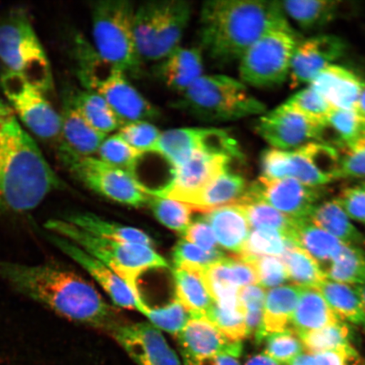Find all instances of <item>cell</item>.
I'll return each mask as SVG.
<instances>
[{"label": "cell", "mask_w": 365, "mask_h": 365, "mask_svg": "<svg viewBox=\"0 0 365 365\" xmlns=\"http://www.w3.org/2000/svg\"><path fill=\"white\" fill-rule=\"evenodd\" d=\"M0 280L13 290L68 321L109 333L120 324L95 287L78 274L54 264L0 259Z\"/></svg>", "instance_id": "obj_1"}, {"label": "cell", "mask_w": 365, "mask_h": 365, "mask_svg": "<svg viewBox=\"0 0 365 365\" xmlns=\"http://www.w3.org/2000/svg\"><path fill=\"white\" fill-rule=\"evenodd\" d=\"M63 184L0 98V220L26 215Z\"/></svg>", "instance_id": "obj_2"}, {"label": "cell", "mask_w": 365, "mask_h": 365, "mask_svg": "<svg viewBox=\"0 0 365 365\" xmlns=\"http://www.w3.org/2000/svg\"><path fill=\"white\" fill-rule=\"evenodd\" d=\"M291 29L279 2L209 0L200 11L199 38L212 61H240L246 50L269 31Z\"/></svg>", "instance_id": "obj_3"}, {"label": "cell", "mask_w": 365, "mask_h": 365, "mask_svg": "<svg viewBox=\"0 0 365 365\" xmlns=\"http://www.w3.org/2000/svg\"><path fill=\"white\" fill-rule=\"evenodd\" d=\"M44 227L50 234L71 242L106 264L130 287L135 302L143 299L139 287L140 277L149 271L170 267L166 259L152 246L98 238L63 218L50 219L45 222Z\"/></svg>", "instance_id": "obj_4"}, {"label": "cell", "mask_w": 365, "mask_h": 365, "mask_svg": "<svg viewBox=\"0 0 365 365\" xmlns=\"http://www.w3.org/2000/svg\"><path fill=\"white\" fill-rule=\"evenodd\" d=\"M172 106L207 122L237 120L267 111L244 83L225 75H202Z\"/></svg>", "instance_id": "obj_5"}, {"label": "cell", "mask_w": 365, "mask_h": 365, "mask_svg": "<svg viewBox=\"0 0 365 365\" xmlns=\"http://www.w3.org/2000/svg\"><path fill=\"white\" fill-rule=\"evenodd\" d=\"M91 11L96 51L125 75L138 76L143 61L135 42L133 3L129 0H99L93 4Z\"/></svg>", "instance_id": "obj_6"}, {"label": "cell", "mask_w": 365, "mask_h": 365, "mask_svg": "<svg viewBox=\"0 0 365 365\" xmlns=\"http://www.w3.org/2000/svg\"><path fill=\"white\" fill-rule=\"evenodd\" d=\"M0 61L8 72L47 94L53 89L51 66L34 27L22 13L0 23Z\"/></svg>", "instance_id": "obj_7"}, {"label": "cell", "mask_w": 365, "mask_h": 365, "mask_svg": "<svg viewBox=\"0 0 365 365\" xmlns=\"http://www.w3.org/2000/svg\"><path fill=\"white\" fill-rule=\"evenodd\" d=\"M340 159L335 148L323 143H312L291 150L268 149L262 155V178H291L303 185L321 187L337 180Z\"/></svg>", "instance_id": "obj_8"}, {"label": "cell", "mask_w": 365, "mask_h": 365, "mask_svg": "<svg viewBox=\"0 0 365 365\" xmlns=\"http://www.w3.org/2000/svg\"><path fill=\"white\" fill-rule=\"evenodd\" d=\"M57 156L68 173L96 193L118 203L133 207L148 205L150 196L145 186L124 170L93 157H80L63 145Z\"/></svg>", "instance_id": "obj_9"}, {"label": "cell", "mask_w": 365, "mask_h": 365, "mask_svg": "<svg viewBox=\"0 0 365 365\" xmlns=\"http://www.w3.org/2000/svg\"><path fill=\"white\" fill-rule=\"evenodd\" d=\"M298 43L292 29L274 30L262 36L240 58L242 83L259 88L284 83Z\"/></svg>", "instance_id": "obj_10"}, {"label": "cell", "mask_w": 365, "mask_h": 365, "mask_svg": "<svg viewBox=\"0 0 365 365\" xmlns=\"http://www.w3.org/2000/svg\"><path fill=\"white\" fill-rule=\"evenodd\" d=\"M0 86L18 120L20 118L31 133L53 144L56 149L63 141L61 117L45 94L8 71L0 77Z\"/></svg>", "instance_id": "obj_11"}, {"label": "cell", "mask_w": 365, "mask_h": 365, "mask_svg": "<svg viewBox=\"0 0 365 365\" xmlns=\"http://www.w3.org/2000/svg\"><path fill=\"white\" fill-rule=\"evenodd\" d=\"M196 152L222 155L232 160L243 158L238 143L226 130L217 128H180L164 131L153 153L161 157L173 170Z\"/></svg>", "instance_id": "obj_12"}, {"label": "cell", "mask_w": 365, "mask_h": 365, "mask_svg": "<svg viewBox=\"0 0 365 365\" xmlns=\"http://www.w3.org/2000/svg\"><path fill=\"white\" fill-rule=\"evenodd\" d=\"M232 159L222 155L196 152L185 161L171 170V177L165 185L157 189L145 187V192L157 197L188 203L219 173L230 168Z\"/></svg>", "instance_id": "obj_13"}, {"label": "cell", "mask_w": 365, "mask_h": 365, "mask_svg": "<svg viewBox=\"0 0 365 365\" xmlns=\"http://www.w3.org/2000/svg\"><path fill=\"white\" fill-rule=\"evenodd\" d=\"M255 129L272 148L291 150L322 141L327 127L309 120L284 103L264 113L259 118Z\"/></svg>", "instance_id": "obj_14"}, {"label": "cell", "mask_w": 365, "mask_h": 365, "mask_svg": "<svg viewBox=\"0 0 365 365\" xmlns=\"http://www.w3.org/2000/svg\"><path fill=\"white\" fill-rule=\"evenodd\" d=\"M319 187L303 185L291 178L267 180L259 178L249 185L246 202L262 200L285 216L293 219L309 218L323 194Z\"/></svg>", "instance_id": "obj_15"}, {"label": "cell", "mask_w": 365, "mask_h": 365, "mask_svg": "<svg viewBox=\"0 0 365 365\" xmlns=\"http://www.w3.org/2000/svg\"><path fill=\"white\" fill-rule=\"evenodd\" d=\"M111 335L136 365H184L161 331L150 324H120Z\"/></svg>", "instance_id": "obj_16"}, {"label": "cell", "mask_w": 365, "mask_h": 365, "mask_svg": "<svg viewBox=\"0 0 365 365\" xmlns=\"http://www.w3.org/2000/svg\"><path fill=\"white\" fill-rule=\"evenodd\" d=\"M182 361L216 355H230L238 359L243 344L227 337L205 317L190 318L176 336Z\"/></svg>", "instance_id": "obj_17"}, {"label": "cell", "mask_w": 365, "mask_h": 365, "mask_svg": "<svg viewBox=\"0 0 365 365\" xmlns=\"http://www.w3.org/2000/svg\"><path fill=\"white\" fill-rule=\"evenodd\" d=\"M345 49L344 41L333 35L314 36L299 43L291 62L292 86L310 84L319 72L344 56Z\"/></svg>", "instance_id": "obj_18"}, {"label": "cell", "mask_w": 365, "mask_h": 365, "mask_svg": "<svg viewBox=\"0 0 365 365\" xmlns=\"http://www.w3.org/2000/svg\"><path fill=\"white\" fill-rule=\"evenodd\" d=\"M115 113L123 125L128 123L148 121L159 116L156 107L145 99L120 70H114L94 90Z\"/></svg>", "instance_id": "obj_19"}, {"label": "cell", "mask_w": 365, "mask_h": 365, "mask_svg": "<svg viewBox=\"0 0 365 365\" xmlns=\"http://www.w3.org/2000/svg\"><path fill=\"white\" fill-rule=\"evenodd\" d=\"M193 7L185 0H156L153 61H163L180 48Z\"/></svg>", "instance_id": "obj_20"}, {"label": "cell", "mask_w": 365, "mask_h": 365, "mask_svg": "<svg viewBox=\"0 0 365 365\" xmlns=\"http://www.w3.org/2000/svg\"><path fill=\"white\" fill-rule=\"evenodd\" d=\"M46 237L56 247L78 263L95 280L101 285L105 292L110 297L113 302L118 307L127 309H136V302L130 287L117 275L115 272L98 259L86 253L78 246L56 235L45 234Z\"/></svg>", "instance_id": "obj_21"}, {"label": "cell", "mask_w": 365, "mask_h": 365, "mask_svg": "<svg viewBox=\"0 0 365 365\" xmlns=\"http://www.w3.org/2000/svg\"><path fill=\"white\" fill-rule=\"evenodd\" d=\"M309 86L333 108L354 110L365 83L348 68L331 65L319 72Z\"/></svg>", "instance_id": "obj_22"}, {"label": "cell", "mask_w": 365, "mask_h": 365, "mask_svg": "<svg viewBox=\"0 0 365 365\" xmlns=\"http://www.w3.org/2000/svg\"><path fill=\"white\" fill-rule=\"evenodd\" d=\"M301 287L285 285L268 292L264 301L261 328L255 333L258 344L272 333L292 329V321L298 303Z\"/></svg>", "instance_id": "obj_23"}, {"label": "cell", "mask_w": 365, "mask_h": 365, "mask_svg": "<svg viewBox=\"0 0 365 365\" xmlns=\"http://www.w3.org/2000/svg\"><path fill=\"white\" fill-rule=\"evenodd\" d=\"M248 187L243 177L227 168L210 181L186 204L190 205L195 212L205 214L226 205L238 204Z\"/></svg>", "instance_id": "obj_24"}, {"label": "cell", "mask_w": 365, "mask_h": 365, "mask_svg": "<svg viewBox=\"0 0 365 365\" xmlns=\"http://www.w3.org/2000/svg\"><path fill=\"white\" fill-rule=\"evenodd\" d=\"M203 218L223 249L240 255L250 235V225L239 205H226L205 213Z\"/></svg>", "instance_id": "obj_25"}, {"label": "cell", "mask_w": 365, "mask_h": 365, "mask_svg": "<svg viewBox=\"0 0 365 365\" xmlns=\"http://www.w3.org/2000/svg\"><path fill=\"white\" fill-rule=\"evenodd\" d=\"M61 117L63 139L73 152L80 157H93L98 153L107 135L95 130L86 122L67 93L63 96Z\"/></svg>", "instance_id": "obj_26"}, {"label": "cell", "mask_w": 365, "mask_h": 365, "mask_svg": "<svg viewBox=\"0 0 365 365\" xmlns=\"http://www.w3.org/2000/svg\"><path fill=\"white\" fill-rule=\"evenodd\" d=\"M202 52L198 48H178L163 59L158 75L168 88L180 94L202 76Z\"/></svg>", "instance_id": "obj_27"}, {"label": "cell", "mask_w": 365, "mask_h": 365, "mask_svg": "<svg viewBox=\"0 0 365 365\" xmlns=\"http://www.w3.org/2000/svg\"><path fill=\"white\" fill-rule=\"evenodd\" d=\"M293 242L316 261L322 272L339 253L344 243L310 221L296 219Z\"/></svg>", "instance_id": "obj_28"}, {"label": "cell", "mask_w": 365, "mask_h": 365, "mask_svg": "<svg viewBox=\"0 0 365 365\" xmlns=\"http://www.w3.org/2000/svg\"><path fill=\"white\" fill-rule=\"evenodd\" d=\"M207 290L257 285L258 278L253 264L239 255L223 257L202 273Z\"/></svg>", "instance_id": "obj_29"}, {"label": "cell", "mask_w": 365, "mask_h": 365, "mask_svg": "<svg viewBox=\"0 0 365 365\" xmlns=\"http://www.w3.org/2000/svg\"><path fill=\"white\" fill-rule=\"evenodd\" d=\"M341 321L316 289L301 287L298 303L292 321L297 335L304 334Z\"/></svg>", "instance_id": "obj_30"}, {"label": "cell", "mask_w": 365, "mask_h": 365, "mask_svg": "<svg viewBox=\"0 0 365 365\" xmlns=\"http://www.w3.org/2000/svg\"><path fill=\"white\" fill-rule=\"evenodd\" d=\"M88 234L120 243H134L153 246L154 241L145 232L103 220L89 212H75L63 218Z\"/></svg>", "instance_id": "obj_31"}, {"label": "cell", "mask_w": 365, "mask_h": 365, "mask_svg": "<svg viewBox=\"0 0 365 365\" xmlns=\"http://www.w3.org/2000/svg\"><path fill=\"white\" fill-rule=\"evenodd\" d=\"M310 221L345 245L365 248V237L349 221L337 200L318 204Z\"/></svg>", "instance_id": "obj_32"}, {"label": "cell", "mask_w": 365, "mask_h": 365, "mask_svg": "<svg viewBox=\"0 0 365 365\" xmlns=\"http://www.w3.org/2000/svg\"><path fill=\"white\" fill-rule=\"evenodd\" d=\"M66 93L77 111L95 130L107 135L120 129L123 124L120 118L104 98L95 91L74 90L68 91Z\"/></svg>", "instance_id": "obj_33"}, {"label": "cell", "mask_w": 365, "mask_h": 365, "mask_svg": "<svg viewBox=\"0 0 365 365\" xmlns=\"http://www.w3.org/2000/svg\"><path fill=\"white\" fill-rule=\"evenodd\" d=\"M175 279L176 299L182 305L190 318L207 316L213 304L202 274L175 268L173 270Z\"/></svg>", "instance_id": "obj_34"}, {"label": "cell", "mask_w": 365, "mask_h": 365, "mask_svg": "<svg viewBox=\"0 0 365 365\" xmlns=\"http://www.w3.org/2000/svg\"><path fill=\"white\" fill-rule=\"evenodd\" d=\"M279 4L285 16L304 30L326 26L336 19L341 9L340 2L331 0H289Z\"/></svg>", "instance_id": "obj_35"}, {"label": "cell", "mask_w": 365, "mask_h": 365, "mask_svg": "<svg viewBox=\"0 0 365 365\" xmlns=\"http://www.w3.org/2000/svg\"><path fill=\"white\" fill-rule=\"evenodd\" d=\"M316 289L341 321L365 328L364 310L354 287L326 279Z\"/></svg>", "instance_id": "obj_36"}, {"label": "cell", "mask_w": 365, "mask_h": 365, "mask_svg": "<svg viewBox=\"0 0 365 365\" xmlns=\"http://www.w3.org/2000/svg\"><path fill=\"white\" fill-rule=\"evenodd\" d=\"M284 262L289 279L295 286L305 289H317L327 279L318 263L310 255L294 243L287 248L281 257Z\"/></svg>", "instance_id": "obj_37"}, {"label": "cell", "mask_w": 365, "mask_h": 365, "mask_svg": "<svg viewBox=\"0 0 365 365\" xmlns=\"http://www.w3.org/2000/svg\"><path fill=\"white\" fill-rule=\"evenodd\" d=\"M327 279L358 285L365 282V251L344 244L339 253L324 270Z\"/></svg>", "instance_id": "obj_38"}, {"label": "cell", "mask_w": 365, "mask_h": 365, "mask_svg": "<svg viewBox=\"0 0 365 365\" xmlns=\"http://www.w3.org/2000/svg\"><path fill=\"white\" fill-rule=\"evenodd\" d=\"M239 205L243 209L250 227L255 230H276L293 242L296 219L285 216L262 200H253Z\"/></svg>", "instance_id": "obj_39"}, {"label": "cell", "mask_w": 365, "mask_h": 365, "mask_svg": "<svg viewBox=\"0 0 365 365\" xmlns=\"http://www.w3.org/2000/svg\"><path fill=\"white\" fill-rule=\"evenodd\" d=\"M305 351L316 354L351 345L352 339L348 324L339 321L329 326L298 335Z\"/></svg>", "instance_id": "obj_40"}, {"label": "cell", "mask_w": 365, "mask_h": 365, "mask_svg": "<svg viewBox=\"0 0 365 365\" xmlns=\"http://www.w3.org/2000/svg\"><path fill=\"white\" fill-rule=\"evenodd\" d=\"M97 153L101 161L130 173L137 180V168L145 153L132 148L118 134L105 138Z\"/></svg>", "instance_id": "obj_41"}, {"label": "cell", "mask_w": 365, "mask_h": 365, "mask_svg": "<svg viewBox=\"0 0 365 365\" xmlns=\"http://www.w3.org/2000/svg\"><path fill=\"white\" fill-rule=\"evenodd\" d=\"M228 339L240 341L249 336L241 304H221L213 302L205 316Z\"/></svg>", "instance_id": "obj_42"}, {"label": "cell", "mask_w": 365, "mask_h": 365, "mask_svg": "<svg viewBox=\"0 0 365 365\" xmlns=\"http://www.w3.org/2000/svg\"><path fill=\"white\" fill-rule=\"evenodd\" d=\"M136 309L145 314L153 327L177 336L190 319V314L177 299L163 307L153 308L147 303H136Z\"/></svg>", "instance_id": "obj_43"}, {"label": "cell", "mask_w": 365, "mask_h": 365, "mask_svg": "<svg viewBox=\"0 0 365 365\" xmlns=\"http://www.w3.org/2000/svg\"><path fill=\"white\" fill-rule=\"evenodd\" d=\"M291 243L293 242L279 232L268 228H259L250 232L248 240L240 255L281 258Z\"/></svg>", "instance_id": "obj_44"}, {"label": "cell", "mask_w": 365, "mask_h": 365, "mask_svg": "<svg viewBox=\"0 0 365 365\" xmlns=\"http://www.w3.org/2000/svg\"><path fill=\"white\" fill-rule=\"evenodd\" d=\"M148 205L163 225L182 235L190 226L195 212L190 205L157 196H150Z\"/></svg>", "instance_id": "obj_45"}, {"label": "cell", "mask_w": 365, "mask_h": 365, "mask_svg": "<svg viewBox=\"0 0 365 365\" xmlns=\"http://www.w3.org/2000/svg\"><path fill=\"white\" fill-rule=\"evenodd\" d=\"M223 257H225V255L220 250H205L182 239L178 242L173 252L175 268L199 273Z\"/></svg>", "instance_id": "obj_46"}, {"label": "cell", "mask_w": 365, "mask_h": 365, "mask_svg": "<svg viewBox=\"0 0 365 365\" xmlns=\"http://www.w3.org/2000/svg\"><path fill=\"white\" fill-rule=\"evenodd\" d=\"M262 344H264L263 354L279 365H289L304 354V350L293 329L272 333L264 337Z\"/></svg>", "instance_id": "obj_47"}, {"label": "cell", "mask_w": 365, "mask_h": 365, "mask_svg": "<svg viewBox=\"0 0 365 365\" xmlns=\"http://www.w3.org/2000/svg\"><path fill=\"white\" fill-rule=\"evenodd\" d=\"M285 104L309 118V120L326 127L328 118L335 109L310 86L299 91L287 100Z\"/></svg>", "instance_id": "obj_48"}, {"label": "cell", "mask_w": 365, "mask_h": 365, "mask_svg": "<svg viewBox=\"0 0 365 365\" xmlns=\"http://www.w3.org/2000/svg\"><path fill=\"white\" fill-rule=\"evenodd\" d=\"M161 134L158 128L148 121L128 123L118 133L126 143L145 154L153 153Z\"/></svg>", "instance_id": "obj_49"}, {"label": "cell", "mask_w": 365, "mask_h": 365, "mask_svg": "<svg viewBox=\"0 0 365 365\" xmlns=\"http://www.w3.org/2000/svg\"><path fill=\"white\" fill-rule=\"evenodd\" d=\"M239 297L249 336L255 335L262 326L266 292L261 286L250 285L241 287Z\"/></svg>", "instance_id": "obj_50"}, {"label": "cell", "mask_w": 365, "mask_h": 365, "mask_svg": "<svg viewBox=\"0 0 365 365\" xmlns=\"http://www.w3.org/2000/svg\"><path fill=\"white\" fill-rule=\"evenodd\" d=\"M236 255L253 264L257 274L258 284L264 289H275L289 280L285 264L279 257Z\"/></svg>", "instance_id": "obj_51"}, {"label": "cell", "mask_w": 365, "mask_h": 365, "mask_svg": "<svg viewBox=\"0 0 365 365\" xmlns=\"http://www.w3.org/2000/svg\"><path fill=\"white\" fill-rule=\"evenodd\" d=\"M344 156L340 159L337 179L365 178V138L345 148Z\"/></svg>", "instance_id": "obj_52"}, {"label": "cell", "mask_w": 365, "mask_h": 365, "mask_svg": "<svg viewBox=\"0 0 365 365\" xmlns=\"http://www.w3.org/2000/svg\"><path fill=\"white\" fill-rule=\"evenodd\" d=\"M336 200L346 215L365 225V185L342 190Z\"/></svg>", "instance_id": "obj_53"}, {"label": "cell", "mask_w": 365, "mask_h": 365, "mask_svg": "<svg viewBox=\"0 0 365 365\" xmlns=\"http://www.w3.org/2000/svg\"><path fill=\"white\" fill-rule=\"evenodd\" d=\"M182 236L184 237L182 240L197 245L198 247L205 250H219L217 248V241L212 228L203 217L197 221L191 222Z\"/></svg>", "instance_id": "obj_54"}, {"label": "cell", "mask_w": 365, "mask_h": 365, "mask_svg": "<svg viewBox=\"0 0 365 365\" xmlns=\"http://www.w3.org/2000/svg\"><path fill=\"white\" fill-rule=\"evenodd\" d=\"M313 355L317 365H359L364 359L352 345Z\"/></svg>", "instance_id": "obj_55"}, {"label": "cell", "mask_w": 365, "mask_h": 365, "mask_svg": "<svg viewBox=\"0 0 365 365\" xmlns=\"http://www.w3.org/2000/svg\"><path fill=\"white\" fill-rule=\"evenodd\" d=\"M184 365H241L238 359L230 355H216L212 357L190 360Z\"/></svg>", "instance_id": "obj_56"}, {"label": "cell", "mask_w": 365, "mask_h": 365, "mask_svg": "<svg viewBox=\"0 0 365 365\" xmlns=\"http://www.w3.org/2000/svg\"><path fill=\"white\" fill-rule=\"evenodd\" d=\"M245 365H279L263 354L253 356L250 358Z\"/></svg>", "instance_id": "obj_57"}, {"label": "cell", "mask_w": 365, "mask_h": 365, "mask_svg": "<svg viewBox=\"0 0 365 365\" xmlns=\"http://www.w3.org/2000/svg\"><path fill=\"white\" fill-rule=\"evenodd\" d=\"M289 365H317L313 354H302Z\"/></svg>", "instance_id": "obj_58"}, {"label": "cell", "mask_w": 365, "mask_h": 365, "mask_svg": "<svg viewBox=\"0 0 365 365\" xmlns=\"http://www.w3.org/2000/svg\"><path fill=\"white\" fill-rule=\"evenodd\" d=\"M354 110L359 117H361L365 120V88L362 91L361 95H360Z\"/></svg>", "instance_id": "obj_59"}, {"label": "cell", "mask_w": 365, "mask_h": 365, "mask_svg": "<svg viewBox=\"0 0 365 365\" xmlns=\"http://www.w3.org/2000/svg\"><path fill=\"white\" fill-rule=\"evenodd\" d=\"M356 292H357L360 303H361L362 308L365 317V282L361 284L354 285Z\"/></svg>", "instance_id": "obj_60"}, {"label": "cell", "mask_w": 365, "mask_h": 365, "mask_svg": "<svg viewBox=\"0 0 365 365\" xmlns=\"http://www.w3.org/2000/svg\"><path fill=\"white\" fill-rule=\"evenodd\" d=\"M359 365H365V360L363 359V361L360 363Z\"/></svg>", "instance_id": "obj_61"}]
</instances>
